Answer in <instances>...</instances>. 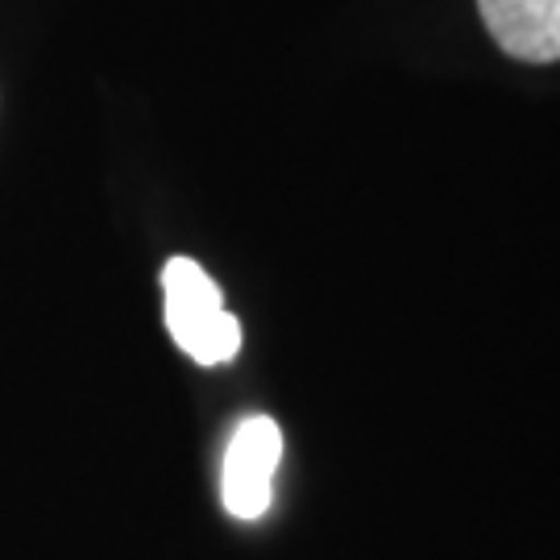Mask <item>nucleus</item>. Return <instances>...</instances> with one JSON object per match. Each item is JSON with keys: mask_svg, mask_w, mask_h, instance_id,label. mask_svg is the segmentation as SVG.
I'll use <instances>...</instances> for the list:
<instances>
[{"mask_svg": "<svg viewBox=\"0 0 560 560\" xmlns=\"http://www.w3.org/2000/svg\"><path fill=\"white\" fill-rule=\"evenodd\" d=\"M282 460V432L270 416H249L237 423L224 453V511L233 520H261L275 494V469Z\"/></svg>", "mask_w": 560, "mask_h": 560, "instance_id": "obj_2", "label": "nucleus"}, {"mask_svg": "<svg viewBox=\"0 0 560 560\" xmlns=\"http://www.w3.org/2000/svg\"><path fill=\"white\" fill-rule=\"evenodd\" d=\"M502 55L520 62L560 59V0H478Z\"/></svg>", "mask_w": 560, "mask_h": 560, "instance_id": "obj_3", "label": "nucleus"}, {"mask_svg": "<svg viewBox=\"0 0 560 560\" xmlns=\"http://www.w3.org/2000/svg\"><path fill=\"white\" fill-rule=\"evenodd\" d=\"M166 328L196 365H229L241 353V324L224 307L221 287L203 275L200 261L171 258L162 266Z\"/></svg>", "mask_w": 560, "mask_h": 560, "instance_id": "obj_1", "label": "nucleus"}]
</instances>
